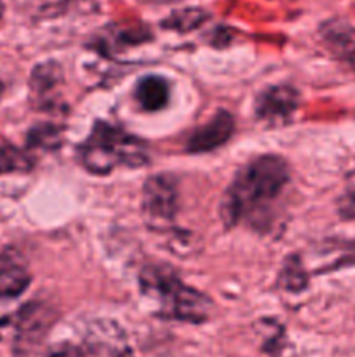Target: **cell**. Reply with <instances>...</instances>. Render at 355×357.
Segmentation results:
<instances>
[{"mask_svg":"<svg viewBox=\"0 0 355 357\" xmlns=\"http://www.w3.org/2000/svg\"><path fill=\"white\" fill-rule=\"evenodd\" d=\"M233 129H235V119L232 117V114L226 110L216 112L205 124L191 132L187 150L191 153L212 152L228 142L230 136L233 135Z\"/></svg>","mask_w":355,"mask_h":357,"instance_id":"obj_9","label":"cell"},{"mask_svg":"<svg viewBox=\"0 0 355 357\" xmlns=\"http://www.w3.org/2000/svg\"><path fill=\"white\" fill-rule=\"evenodd\" d=\"M298 91L291 86H271L261 91L254 112L263 122H287L298 108Z\"/></svg>","mask_w":355,"mask_h":357,"instance_id":"obj_7","label":"cell"},{"mask_svg":"<svg viewBox=\"0 0 355 357\" xmlns=\"http://www.w3.org/2000/svg\"><path fill=\"white\" fill-rule=\"evenodd\" d=\"M320 38L340 58L355 56V28L343 20H331L320 26Z\"/></svg>","mask_w":355,"mask_h":357,"instance_id":"obj_11","label":"cell"},{"mask_svg":"<svg viewBox=\"0 0 355 357\" xmlns=\"http://www.w3.org/2000/svg\"><path fill=\"white\" fill-rule=\"evenodd\" d=\"M56 321L51 305L30 302L19 310L16 317L14 335V357H47L45 338Z\"/></svg>","mask_w":355,"mask_h":357,"instance_id":"obj_5","label":"cell"},{"mask_svg":"<svg viewBox=\"0 0 355 357\" xmlns=\"http://www.w3.org/2000/svg\"><path fill=\"white\" fill-rule=\"evenodd\" d=\"M141 289L159 305L160 316L184 323H204L211 317L212 302L204 293L184 284L167 267H146L141 272Z\"/></svg>","mask_w":355,"mask_h":357,"instance_id":"obj_2","label":"cell"},{"mask_svg":"<svg viewBox=\"0 0 355 357\" xmlns=\"http://www.w3.org/2000/svg\"><path fill=\"white\" fill-rule=\"evenodd\" d=\"M80 160L89 173L108 174L118 166H145L148 149L136 136L106 122H97L89 138L80 145Z\"/></svg>","mask_w":355,"mask_h":357,"instance_id":"obj_3","label":"cell"},{"mask_svg":"<svg viewBox=\"0 0 355 357\" xmlns=\"http://www.w3.org/2000/svg\"><path fill=\"white\" fill-rule=\"evenodd\" d=\"M338 213L345 220H355V174L348 180L347 188L338 199Z\"/></svg>","mask_w":355,"mask_h":357,"instance_id":"obj_16","label":"cell"},{"mask_svg":"<svg viewBox=\"0 0 355 357\" xmlns=\"http://www.w3.org/2000/svg\"><path fill=\"white\" fill-rule=\"evenodd\" d=\"M178 181L171 174H153L143 187V213L152 227L173 222L178 213Z\"/></svg>","mask_w":355,"mask_h":357,"instance_id":"obj_6","label":"cell"},{"mask_svg":"<svg viewBox=\"0 0 355 357\" xmlns=\"http://www.w3.org/2000/svg\"><path fill=\"white\" fill-rule=\"evenodd\" d=\"M2 20H3V3L2 0H0V24H2Z\"/></svg>","mask_w":355,"mask_h":357,"instance_id":"obj_18","label":"cell"},{"mask_svg":"<svg viewBox=\"0 0 355 357\" xmlns=\"http://www.w3.org/2000/svg\"><path fill=\"white\" fill-rule=\"evenodd\" d=\"M31 282L23 258L14 251H0V298H17Z\"/></svg>","mask_w":355,"mask_h":357,"instance_id":"obj_10","label":"cell"},{"mask_svg":"<svg viewBox=\"0 0 355 357\" xmlns=\"http://www.w3.org/2000/svg\"><path fill=\"white\" fill-rule=\"evenodd\" d=\"M282 281H285V288H289V291H301L305 288L306 275L298 260L294 258L287 260L284 272H282Z\"/></svg>","mask_w":355,"mask_h":357,"instance_id":"obj_15","label":"cell"},{"mask_svg":"<svg viewBox=\"0 0 355 357\" xmlns=\"http://www.w3.org/2000/svg\"><path fill=\"white\" fill-rule=\"evenodd\" d=\"M205 20H207V13H204L202 9H183L171 14L166 21H162V26L171 28V30L187 31L191 28H197Z\"/></svg>","mask_w":355,"mask_h":357,"instance_id":"obj_13","label":"cell"},{"mask_svg":"<svg viewBox=\"0 0 355 357\" xmlns=\"http://www.w3.org/2000/svg\"><path fill=\"white\" fill-rule=\"evenodd\" d=\"M289 183V166L278 155L251 160L233 178L221 201L219 215L226 227L261 215Z\"/></svg>","mask_w":355,"mask_h":357,"instance_id":"obj_1","label":"cell"},{"mask_svg":"<svg viewBox=\"0 0 355 357\" xmlns=\"http://www.w3.org/2000/svg\"><path fill=\"white\" fill-rule=\"evenodd\" d=\"M47 357H131L125 335L111 321L87 324L77 338L47 347Z\"/></svg>","mask_w":355,"mask_h":357,"instance_id":"obj_4","label":"cell"},{"mask_svg":"<svg viewBox=\"0 0 355 357\" xmlns=\"http://www.w3.org/2000/svg\"><path fill=\"white\" fill-rule=\"evenodd\" d=\"M63 73L58 63L47 61L35 66L30 77V100L37 110H52L58 107L61 94Z\"/></svg>","mask_w":355,"mask_h":357,"instance_id":"obj_8","label":"cell"},{"mask_svg":"<svg viewBox=\"0 0 355 357\" xmlns=\"http://www.w3.org/2000/svg\"><path fill=\"white\" fill-rule=\"evenodd\" d=\"M10 324V319L9 317H6V316H0V338H2V335H3V331H6V328L9 326Z\"/></svg>","mask_w":355,"mask_h":357,"instance_id":"obj_17","label":"cell"},{"mask_svg":"<svg viewBox=\"0 0 355 357\" xmlns=\"http://www.w3.org/2000/svg\"><path fill=\"white\" fill-rule=\"evenodd\" d=\"M75 0H16V3L23 9L30 10L35 16L51 17L56 14L65 13Z\"/></svg>","mask_w":355,"mask_h":357,"instance_id":"obj_14","label":"cell"},{"mask_svg":"<svg viewBox=\"0 0 355 357\" xmlns=\"http://www.w3.org/2000/svg\"><path fill=\"white\" fill-rule=\"evenodd\" d=\"M136 101L148 112H159L169 101V84L159 75L143 77L136 86Z\"/></svg>","mask_w":355,"mask_h":357,"instance_id":"obj_12","label":"cell"}]
</instances>
